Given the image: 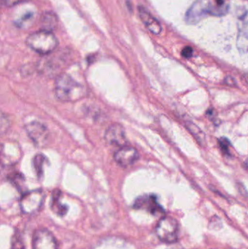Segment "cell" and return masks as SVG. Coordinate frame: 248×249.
Masks as SVG:
<instances>
[{
	"instance_id": "obj_1",
	"label": "cell",
	"mask_w": 248,
	"mask_h": 249,
	"mask_svg": "<svg viewBox=\"0 0 248 249\" xmlns=\"http://www.w3.org/2000/svg\"><path fill=\"white\" fill-rule=\"evenodd\" d=\"M55 93L61 102H74L84 97L85 89L68 74H61L55 80Z\"/></svg>"
},
{
	"instance_id": "obj_2",
	"label": "cell",
	"mask_w": 248,
	"mask_h": 249,
	"mask_svg": "<svg viewBox=\"0 0 248 249\" xmlns=\"http://www.w3.org/2000/svg\"><path fill=\"white\" fill-rule=\"evenodd\" d=\"M26 43L35 52L42 55H48L58 46V39L52 32L39 31L28 36Z\"/></svg>"
},
{
	"instance_id": "obj_3",
	"label": "cell",
	"mask_w": 248,
	"mask_h": 249,
	"mask_svg": "<svg viewBox=\"0 0 248 249\" xmlns=\"http://www.w3.org/2000/svg\"><path fill=\"white\" fill-rule=\"evenodd\" d=\"M159 239L167 244H174L179 240V223L174 218L165 216L162 218L155 228Z\"/></svg>"
},
{
	"instance_id": "obj_4",
	"label": "cell",
	"mask_w": 248,
	"mask_h": 249,
	"mask_svg": "<svg viewBox=\"0 0 248 249\" xmlns=\"http://www.w3.org/2000/svg\"><path fill=\"white\" fill-rule=\"evenodd\" d=\"M44 200L45 194L40 189L26 192L20 199V209L26 214H33L40 210Z\"/></svg>"
},
{
	"instance_id": "obj_5",
	"label": "cell",
	"mask_w": 248,
	"mask_h": 249,
	"mask_svg": "<svg viewBox=\"0 0 248 249\" xmlns=\"http://www.w3.org/2000/svg\"><path fill=\"white\" fill-rule=\"evenodd\" d=\"M25 130L31 140L38 147H45L49 142L50 133L45 124L32 121L25 125Z\"/></svg>"
},
{
	"instance_id": "obj_6",
	"label": "cell",
	"mask_w": 248,
	"mask_h": 249,
	"mask_svg": "<svg viewBox=\"0 0 248 249\" xmlns=\"http://www.w3.org/2000/svg\"><path fill=\"white\" fill-rule=\"evenodd\" d=\"M33 249H58L54 235L46 229H39L33 236Z\"/></svg>"
},
{
	"instance_id": "obj_7",
	"label": "cell",
	"mask_w": 248,
	"mask_h": 249,
	"mask_svg": "<svg viewBox=\"0 0 248 249\" xmlns=\"http://www.w3.org/2000/svg\"><path fill=\"white\" fill-rule=\"evenodd\" d=\"M105 139L111 145L114 146H125L127 143L126 133L121 124H112L105 133Z\"/></svg>"
},
{
	"instance_id": "obj_8",
	"label": "cell",
	"mask_w": 248,
	"mask_h": 249,
	"mask_svg": "<svg viewBox=\"0 0 248 249\" xmlns=\"http://www.w3.org/2000/svg\"><path fill=\"white\" fill-rule=\"evenodd\" d=\"M114 158L116 163L121 166L128 167L132 165L138 160L139 154L134 148L124 146L115 152Z\"/></svg>"
},
{
	"instance_id": "obj_9",
	"label": "cell",
	"mask_w": 248,
	"mask_h": 249,
	"mask_svg": "<svg viewBox=\"0 0 248 249\" xmlns=\"http://www.w3.org/2000/svg\"><path fill=\"white\" fill-rule=\"evenodd\" d=\"M140 18L149 31L154 35H160L163 30L162 25L160 21L150 13L148 10L142 6L138 7Z\"/></svg>"
},
{
	"instance_id": "obj_10",
	"label": "cell",
	"mask_w": 248,
	"mask_h": 249,
	"mask_svg": "<svg viewBox=\"0 0 248 249\" xmlns=\"http://www.w3.org/2000/svg\"><path fill=\"white\" fill-rule=\"evenodd\" d=\"M135 206L137 209L144 208L153 214H156L158 212L161 213V212H163L161 206L158 204L154 196L141 197L135 202Z\"/></svg>"
},
{
	"instance_id": "obj_11",
	"label": "cell",
	"mask_w": 248,
	"mask_h": 249,
	"mask_svg": "<svg viewBox=\"0 0 248 249\" xmlns=\"http://www.w3.org/2000/svg\"><path fill=\"white\" fill-rule=\"evenodd\" d=\"M58 23V18L52 12H45L41 16V25L44 31L52 32L56 29Z\"/></svg>"
},
{
	"instance_id": "obj_12",
	"label": "cell",
	"mask_w": 248,
	"mask_h": 249,
	"mask_svg": "<svg viewBox=\"0 0 248 249\" xmlns=\"http://www.w3.org/2000/svg\"><path fill=\"white\" fill-rule=\"evenodd\" d=\"M60 196H61L60 191L54 192L53 194H52V210L57 214L59 215V216H64L66 213L68 209H67L66 206L61 204V202H60Z\"/></svg>"
},
{
	"instance_id": "obj_13",
	"label": "cell",
	"mask_w": 248,
	"mask_h": 249,
	"mask_svg": "<svg viewBox=\"0 0 248 249\" xmlns=\"http://www.w3.org/2000/svg\"><path fill=\"white\" fill-rule=\"evenodd\" d=\"M247 24L243 28V30H240L239 33L238 39H237V48L239 51L243 53H247L248 51V31Z\"/></svg>"
},
{
	"instance_id": "obj_14",
	"label": "cell",
	"mask_w": 248,
	"mask_h": 249,
	"mask_svg": "<svg viewBox=\"0 0 248 249\" xmlns=\"http://www.w3.org/2000/svg\"><path fill=\"white\" fill-rule=\"evenodd\" d=\"M35 14L32 12H28L16 20L15 23L19 28H27L32 26L34 20Z\"/></svg>"
},
{
	"instance_id": "obj_15",
	"label": "cell",
	"mask_w": 248,
	"mask_h": 249,
	"mask_svg": "<svg viewBox=\"0 0 248 249\" xmlns=\"http://www.w3.org/2000/svg\"><path fill=\"white\" fill-rule=\"evenodd\" d=\"M186 126L188 130H189V132L195 136V139H197V141L199 143H200L201 144L205 143V134H204L203 132L202 131V130L198 125L194 124L193 123L187 122L186 124Z\"/></svg>"
},
{
	"instance_id": "obj_16",
	"label": "cell",
	"mask_w": 248,
	"mask_h": 249,
	"mask_svg": "<svg viewBox=\"0 0 248 249\" xmlns=\"http://www.w3.org/2000/svg\"><path fill=\"white\" fill-rule=\"evenodd\" d=\"M227 0H214V4L209 6V12L212 14L218 15L221 12H224L227 10Z\"/></svg>"
},
{
	"instance_id": "obj_17",
	"label": "cell",
	"mask_w": 248,
	"mask_h": 249,
	"mask_svg": "<svg viewBox=\"0 0 248 249\" xmlns=\"http://www.w3.org/2000/svg\"><path fill=\"white\" fill-rule=\"evenodd\" d=\"M45 158L44 155H36L33 158V165L34 167L35 171H36V174L38 177L40 178L43 174V166L45 163Z\"/></svg>"
},
{
	"instance_id": "obj_18",
	"label": "cell",
	"mask_w": 248,
	"mask_h": 249,
	"mask_svg": "<svg viewBox=\"0 0 248 249\" xmlns=\"http://www.w3.org/2000/svg\"><path fill=\"white\" fill-rule=\"evenodd\" d=\"M10 127V119L5 113L0 111V136L5 134Z\"/></svg>"
},
{
	"instance_id": "obj_19",
	"label": "cell",
	"mask_w": 248,
	"mask_h": 249,
	"mask_svg": "<svg viewBox=\"0 0 248 249\" xmlns=\"http://www.w3.org/2000/svg\"><path fill=\"white\" fill-rule=\"evenodd\" d=\"M10 249H25L23 238L19 232H16L12 239L11 248Z\"/></svg>"
},
{
	"instance_id": "obj_20",
	"label": "cell",
	"mask_w": 248,
	"mask_h": 249,
	"mask_svg": "<svg viewBox=\"0 0 248 249\" xmlns=\"http://www.w3.org/2000/svg\"><path fill=\"white\" fill-rule=\"evenodd\" d=\"M218 143H219L220 147L221 150L223 151L224 154L229 155L230 154V147L231 146L230 140L227 138L222 137L218 140Z\"/></svg>"
},
{
	"instance_id": "obj_21",
	"label": "cell",
	"mask_w": 248,
	"mask_h": 249,
	"mask_svg": "<svg viewBox=\"0 0 248 249\" xmlns=\"http://www.w3.org/2000/svg\"><path fill=\"white\" fill-rule=\"evenodd\" d=\"M182 56L185 58H190L193 55V49L191 47H186L182 50Z\"/></svg>"
},
{
	"instance_id": "obj_22",
	"label": "cell",
	"mask_w": 248,
	"mask_h": 249,
	"mask_svg": "<svg viewBox=\"0 0 248 249\" xmlns=\"http://www.w3.org/2000/svg\"><path fill=\"white\" fill-rule=\"evenodd\" d=\"M28 1L29 0H4V3L8 7H12V6L17 5L20 3L26 2Z\"/></svg>"
},
{
	"instance_id": "obj_23",
	"label": "cell",
	"mask_w": 248,
	"mask_h": 249,
	"mask_svg": "<svg viewBox=\"0 0 248 249\" xmlns=\"http://www.w3.org/2000/svg\"><path fill=\"white\" fill-rule=\"evenodd\" d=\"M224 83L229 86H235L236 84H237L234 77H231V76L226 77L225 79H224Z\"/></svg>"
},
{
	"instance_id": "obj_24",
	"label": "cell",
	"mask_w": 248,
	"mask_h": 249,
	"mask_svg": "<svg viewBox=\"0 0 248 249\" xmlns=\"http://www.w3.org/2000/svg\"><path fill=\"white\" fill-rule=\"evenodd\" d=\"M2 2H4V0H0V4Z\"/></svg>"
}]
</instances>
